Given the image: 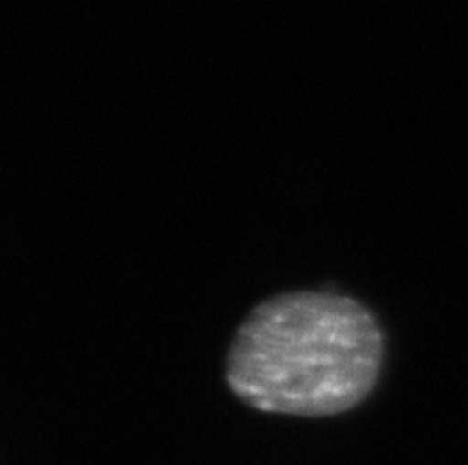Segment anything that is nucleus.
<instances>
[{
    "label": "nucleus",
    "instance_id": "obj_1",
    "mask_svg": "<svg viewBox=\"0 0 468 465\" xmlns=\"http://www.w3.org/2000/svg\"><path fill=\"white\" fill-rule=\"evenodd\" d=\"M386 337L362 301L338 292H285L252 309L226 359L238 399L264 413L328 418L374 392Z\"/></svg>",
    "mask_w": 468,
    "mask_h": 465
}]
</instances>
